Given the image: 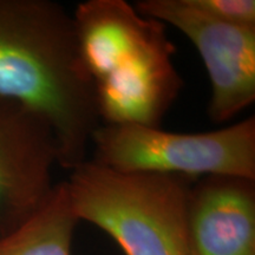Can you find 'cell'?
Wrapping results in <instances>:
<instances>
[{"label":"cell","mask_w":255,"mask_h":255,"mask_svg":"<svg viewBox=\"0 0 255 255\" xmlns=\"http://www.w3.org/2000/svg\"><path fill=\"white\" fill-rule=\"evenodd\" d=\"M0 98L40 115L56 135L59 167L87 159L101 126L72 13L51 0H0Z\"/></svg>","instance_id":"cell-1"},{"label":"cell","mask_w":255,"mask_h":255,"mask_svg":"<svg viewBox=\"0 0 255 255\" xmlns=\"http://www.w3.org/2000/svg\"><path fill=\"white\" fill-rule=\"evenodd\" d=\"M72 17L101 122L159 128L183 87L165 25L124 0H88Z\"/></svg>","instance_id":"cell-2"},{"label":"cell","mask_w":255,"mask_h":255,"mask_svg":"<svg viewBox=\"0 0 255 255\" xmlns=\"http://www.w3.org/2000/svg\"><path fill=\"white\" fill-rule=\"evenodd\" d=\"M65 181L76 218L109 234L126 255H189L188 209L195 180L123 173L85 159Z\"/></svg>","instance_id":"cell-3"},{"label":"cell","mask_w":255,"mask_h":255,"mask_svg":"<svg viewBox=\"0 0 255 255\" xmlns=\"http://www.w3.org/2000/svg\"><path fill=\"white\" fill-rule=\"evenodd\" d=\"M90 145L94 146L92 161L123 173L255 181L253 116L200 133L169 132L139 124H101Z\"/></svg>","instance_id":"cell-4"},{"label":"cell","mask_w":255,"mask_h":255,"mask_svg":"<svg viewBox=\"0 0 255 255\" xmlns=\"http://www.w3.org/2000/svg\"><path fill=\"white\" fill-rule=\"evenodd\" d=\"M135 7L176 27L196 47L212 84L208 114L213 122H227L254 103L255 27L223 23L190 0H141Z\"/></svg>","instance_id":"cell-5"},{"label":"cell","mask_w":255,"mask_h":255,"mask_svg":"<svg viewBox=\"0 0 255 255\" xmlns=\"http://www.w3.org/2000/svg\"><path fill=\"white\" fill-rule=\"evenodd\" d=\"M59 165L56 135L46 120L0 98V237L37 212L53 193Z\"/></svg>","instance_id":"cell-6"},{"label":"cell","mask_w":255,"mask_h":255,"mask_svg":"<svg viewBox=\"0 0 255 255\" xmlns=\"http://www.w3.org/2000/svg\"><path fill=\"white\" fill-rule=\"evenodd\" d=\"M189 255H255V181L206 176L188 209Z\"/></svg>","instance_id":"cell-7"},{"label":"cell","mask_w":255,"mask_h":255,"mask_svg":"<svg viewBox=\"0 0 255 255\" xmlns=\"http://www.w3.org/2000/svg\"><path fill=\"white\" fill-rule=\"evenodd\" d=\"M78 222L65 181L30 218L0 237V255H71L73 231Z\"/></svg>","instance_id":"cell-8"},{"label":"cell","mask_w":255,"mask_h":255,"mask_svg":"<svg viewBox=\"0 0 255 255\" xmlns=\"http://www.w3.org/2000/svg\"><path fill=\"white\" fill-rule=\"evenodd\" d=\"M200 11L223 23L255 27L254 0H190Z\"/></svg>","instance_id":"cell-9"}]
</instances>
